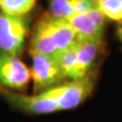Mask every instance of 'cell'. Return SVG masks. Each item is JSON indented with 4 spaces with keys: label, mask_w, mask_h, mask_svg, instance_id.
I'll use <instances>...</instances> for the list:
<instances>
[{
    "label": "cell",
    "mask_w": 122,
    "mask_h": 122,
    "mask_svg": "<svg viewBox=\"0 0 122 122\" xmlns=\"http://www.w3.org/2000/svg\"><path fill=\"white\" fill-rule=\"evenodd\" d=\"M94 79L87 74L82 78L60 83L42 93L56 103L59 111L68 110L77 107L89 97L94 89Z\"/></svg>",
    "instance_id": "6da1fadb"
},
{
    "label": "cell",
    "mask_w": 122,
    "mask_h": 122,
    "mask_svg": "<svg viewBox=\"0 0 122 122\" xmlns=\"http://www.w3.org/2000/svg\"><path fill=\"white\" fill-rule=\"evenodd\" d=\"M32 56L33 67L30 72L36 94H40L58 86L64 78H66L55 55L34 53Z\"/></svg>",
    "instance_id": "7a4b0ae2"
},
{
    "label": "cell",
    "mask_w": 122,
    "mask_h": 122,
    "mask_svg": "<svg viewBox=\"0 0 122 122\" xmlns=\"http://www.w3.org/2000/svg\"><path fill=\"white\" fill-rule=\"evenodd\" d=\"M28 35V24L24 16L0 13V51L18 56Z\"/></svg>",
    "instance_id": "3957f363"
},
{
    "label": "cell",
    "mask_w": 122,
    "mask_h": 122,
    "mask_svg": "<svg viewBox=\"0 0 122 122\" xmlns=\"http://www.w3.org/2000/svg\"><path fill=\"white\" fill-rule=\"evenodd\" d=\"M32 72L18 56L0 51V86L4 89L24 90Z\"/></svg>",
    "instance_id": "277c9868"
},
{
    "label": "cell",
    "mask_w": 122,
    "mask_h": 122,
    "mask_svg": "<svg viewBox=\"0 0 122 122\" xmlns=\"http://www.w3.org/2000/svg\"><path fill=\"white\" fill-rule=\"evenodd\" d=\"M3 95L13 107L25 113L48 114L59 111L56 103L46 97L43 93L36 94L34 96H25L11 92H4Z\"/></svg>",
    "instance_id": "5b68a950"
},
{
    "label": "cell",
    "mask_w": 122,
    "mask_h": 122,
    "mask_svg": "<svg viewBox=\"0 0 122 122\" xmlns=\"http://www.w3.org/2000/svg\"><path fill=\"white\" fill-rule=\"evenodd\" d=\"M66 20L74 30L77 41L102 42L104 28L99 25L89 12L75 13Z\"/></svg>",
    "instance_id": "8992f818"
},
{
    "label": "cell",
    "mask_w": 122,
    "mask_h": 122,
    "mask_svg": "<svg viewBox=\"0 0 122 122\" xmlns=\"http://www.w3.org/2000/svg\"><path fill=\"white\" fill-rule=\"evenodd\" d=\"M102 42H76V63L72 79H79L87 75L100 50Z\"/></svg>",
    "instance_id": "52a82bcc"
},
{
    "label": "cell",
    "mask_w": 122,
    "mask_h": 122,
    "mask_svg": "<svg viewBox=\"0 0 122 122\" xmlns=\"http://www.w3.org/2000/svg\"><path fill=\"white\" fill-rule=\"evenodd\" d=\"M46 17L56 46L57 53L70 47L77 41L74 30L67 20L55 17L53 15H47Z\"/></svg>",
    "instance_id": "ba28073f"
},
{
    "label": "cell",
    "mask_w": 122,
    "mask_h": 122,
    "mask_svg": "<svg viewBox=\"0 0 122 122\" xmlns=\"http://www.w3.org/2000/svg\"><path fill=\"white\" fill-rule=\"evenodd\" d=\"M34 53L45 55L57 54V49L46 16L39 20L34 32L32 42H30V54Z\"/></svg>",
    "instance_id": "9c48e42d"
},
{
    "label": "cell",
    "mask_w": 122,
    "mask_h": 122,
    "mask_svg": "<svg viewBox=\"0 0 122 122\" xmlns=\"http://www.w3.org/2000/svg\"><path fill=\"white\" fill-rule=\"evenodd\" d=\"M36 0H0L2 12L14 16H24L34 8Z\"/></svg>",
    "instance_id": "30bf717a"
},
{
    "label": "cell",
    "mask_w": 122,
    "mask_h": 122,
    "mask_svg": "<svg viewBox=\"0 0 122 122\" xmlns=\"http://www.w3.org/2000/svg\"><path fill=\"white\" fill-rule=\"evenodd\" d=\"M76 42L73 45H71L70 47L58 52L55 55L65 77L71 79L76 63Z\"/></svg>",
    "instance_id": "8fae6325"
},
{
    "label": "cell",
    "mask_w": 122,
    "mask_h": 122,
    "mask_svg": "<svg viewBox=\"0 0 122 122\" xmlns=\"http://www.w3.org/2000/svg\"><path fill=\"white\" fill-rule=\"evenodd\" d=\"M98 8L106 17L122 20V0H95Z\"/></svg>",
    "instance_id": "7c38bea8"
},
{
    "label": "cell",
    "mask_w": 122,
    "mask_h": 122,
    "mask_svg": "<svg viewBox=\"0 0 122 122\" xmlns=\"http://www.w3.org/2000/svg\"><path fill=\"white\" fill-rule=\"evenodd\" d=\"M52 15L59 18H68L75 13L76 0H48Z\"/></svg>",
    "instance_id": "4fadbf2b"
},
{
    "label": "cell",
    "mask_w": 122,
    "mask_h": 122,
    "mask_svg": "<svg viewBox=\"0 0 122 122\" xmlns=\"http://www.w3.org/2000/svg\"><path fill=\"white\" fill-rule=\"evenodd\" d=\"M118 36H119L120 40L122 42V24L119 25V28H118Z\"/></svg>",
    "instance_id": "5bb4252c"
}]
</instances>
